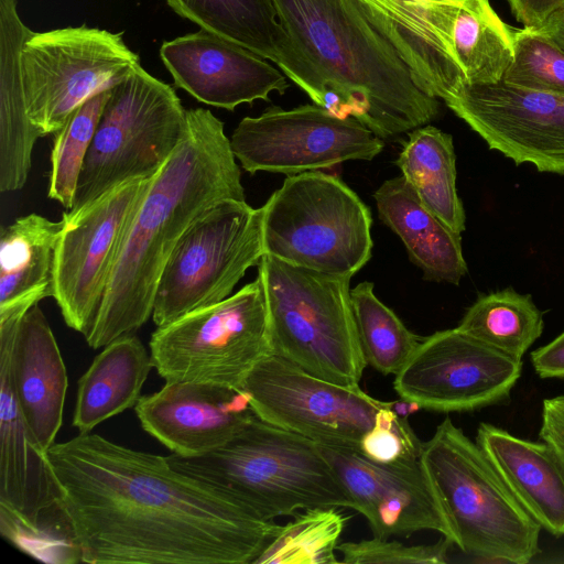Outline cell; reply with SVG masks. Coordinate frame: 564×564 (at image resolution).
<instances>
[{
    "label": "cell",
    "instance_id": "1",
    "mask_svg": "<svg viewBox=\"0 0 564 564\" xmlns=\"http://www.w3.org/2000/svg\"><path fill=\"white\" fill-rule=\"evenodd\" d=\"M80 562L248 564L281 525L166 457L79 434L46 451Z\"/></svg>",
    "mask_w": 564,
    "mask_h": 564
},
{
    "label": "cell",
    "instance_id": "2",
    "mask_svg": "<svg viewBox=\"0 0 564 564\" xmlns=\"http://www.w3.org/2000/svg\"><path fill=\"white\" fill-rule=\"evenodd\" d=\"M186 132L152 176L115 260L89 333L91 348L134 334L152 316L158 283L176 243L208 208L225 199L245 200L241 173L210 110H186Z\"/></svg>",
    "mask_w": 564,
    "mask_h": 564
},
{
    "label": "cell",
    "instance_id": "3",
    "mask_svg": "<svg viewBox=\"0 0 564 564\" xmlns=\"http://www.w3.org/2000/svg\"><path fill=\"white\" fill-rule=\"evenodd\" d=\"M279 20L316 72L319 106L355 118L381 139L434 120L438 99L422 91L357 0H273Z\"/></svg>",
    "mask_w": 564,
    "mask_h": 564
},
{
    "label": "cell",
    "instance_id": "4",
    "mask_svg": "<svg viewBox=\"0 0 564 564\" xmlns=\"http://www.w3.org/2000/svg\"><path fill=\"white\" fill-rule=\"evenodd\" d=\"M166 458L175 469L227 494L264 520L316 507H354L316 442L257 415L213 452L172 453Z\"/></svg>",
    "mask_w": 564,
    "mask_h": 564
},
{
    "label": "cell",
    "instance_id": "5",
    "mask_svg": "<svg viewBox=\"0 0 564 564\" xmlns=\"http://www.w3.org/2000/svg\"><path fill=\"white\" fill-rule=\"evenodd\" d=\"M420 460L463 552L516 564L529 563L540 553L541 525L451 417L422 444Z\"/></svg>",
    "mask_w": 564,
    "mask_h": 564
},
{
    "label": "cell",
    "instance_id": "6",
    "mask_svg": "<svg viewBox=\"0 0 564 564\" xmlns=\"http://www.w3.org/2000/svg\"><path fill=\"white\" fill-rule=\"evenodd\" d=\"M258 268L272 354L319 379L359 386L368 364L352 312L351 276L322 273L268 254Z\"/></svg>",
    "mask_w": 564,
    "mask_h": 564
},
{
    "label": "cell",
    "instance_id": "7",
    "mask_svg": "<svg viewBox=\"0 0 564 564\" xmlns=\"http://www.w3.org/2000/svg\"><path fill=\"white\" fill-rule=\"evenodd\" d=\"M262 209L264 254L341 276H352L371 258L370 209L334 175H288Z\"/></svg>",
    "mask_w": 564,
    "mask_h": 564
},
{
    "label": "cell",
    "instance_id": "8",
    "mask_svg": "<svg viewBox=\"0 0 564 564\" xmlns=\"http://www.w3.org/2000/svg\"><path fill=\"white\" fill-rule=\"evenodd\" d=\"M186 124L175 90L139 64L111 88L67 213L127 181L152 177L182 142Z\"/></svg>",
    "mask_w": 564,
    "mask_h": 564
},
{
    "label": "cell",
    "instance_id": "9",
    "mask_svg": "<svg viewBox=\"0 0 564 564\" xmlns=\"http://www.w3.org/2000/svg\"><path fill=\"white\" fill-rule=\"evenodd\" d=\"M153 368L165 381L241 390L256 365L272 354L265 291L259 276L225 300L153 332Z\"/></svg>",
    "mask_w": 564,
    "mask_h": 564
},
{
    "label": "cell",
    "instance_id": "10",
    "mask_svg": "<svg viewBox=\"0 0 564 564\" xmlns=\"http://www.w3.org/2000/svg\"><path fill=\"white\" fill-rule=\"evenodd\" d=\"M262 206L225 199L184 232L161 273L152 319L160 327L229 295L264 256Z\"/></svg>",
    "mask_w": 564,
    "mask_h": 564
},
{
    "label": "cell",
    "instance_id": "11",
    "mask_svg": "<svg viewBox=\"0 0 564 564\" xmlns=\"http://www.w3.org/2000/svg\"><path fill=\"white\" fill-rule=\"evenodd\" d=\"M139 64L117 33L85 25L33 32L21 50L31 122L42 137L56 133L77 107L121 83Z\"/></svg>",
    "mask_w": 564,
    "mask_h": 564
},
{
    "label": "cell",
    "instance_id": "12",
    "mask_svg": "<svg viewBox=\"0 0 564 564\" xmlns=\"http://www.w3.org/2000/svg\"><path fill=\"white\" fill-rule=\"evenodd\" d=\"M241 390L262 421L317 444L354 452H359L360 440L373 426L376 413L389 403L359 386L319 379L275 354L256 365Z\"/></svg>",
    "mask_w": 564,
    "mask_h": 564
},
{
    "label": "cell",
    "instance_id": "13",
    "mask_svg": "<svg viewBox=\"0 0 564 564\" xmlns=\"http://www.w3.org/2000/svg\"><path fill=\"white\" fill-rule=\"evenodd\" d=\"M242 169L294 175L327 169L349 160L370 161L383 139L355 118H339L315 104L292 109L273 106L258 117H245L230 138Z\"/></svg>",
    "mask_w": 564,
    "mask_h": 564
},
{
    "label": "cell",
    "instance_id": "14",
    "mask_svg": "<svg viewBox=\"0 0 564 564\" xmlns=\"http://www.w3.org/2000/svg\"><path fill=\"white\" fill-rule=\"evenodd\" d=\"M152 177L127 181L63 218L53 262L52 296L68 327L87 335L132 217Z\"/></svg>",
    "mask_w": 564,
    "mask_h": 564
},
{
    "label": "cell",
    "instance_id": "15",
    "mask_svg": "<svg viewBox=\"0 0 564 564\" xmlns=\"http://www.w3.org/2000/svg\"><path fill=\"white\" fill-rule=\"evenodd\" d=\"M521 371V360L456 327L424 337L395 375L393 388L425 410L473 411L508 398Z\"/></svg>",
    "mask_w": 564,
    "mask_h": 564
},
{
    "label": "cell",
    "instance_id": "16",
    "mask_svg": "<svg viewBox=\"0 0 564 564\" xmlns=\"http://www.w3.org/2000/svg\"><path fill=\"white\" fill-rule=\"evenodd\" d=\"M445 105L489 149L516 164L564 174V95L508 84H464Z\"/></svg>",
    "mask_w": 564,
    "mask_h": 564
},
{
    "label": "cell",
    "instance_id": "17",
    "mask_svg": "<svg viewBox=\"0 0 564 564\" xmlns=\"http://www.w3.org/2000/svg\"><path fill=\"white\" fill-rule=\"evenodd\" d=\"M373 536L435 531L455 542L438 495L420 458L378 464L359 452L318 444ZM455 544V543H454Z\"/></svg>",
    "mask_w": 564,
    "mask_h": 564
},
{
    "label": "cell",
    "instance_id": "18",
    "mask_svg": "<svg viewBox=\"0 0 564 564\" xmlns=\"http://www.w3.org/2000/svg\"><path fill=\"white\" fill-rule=\"evenodd\" d=\"M160 56L177 87L198 101L232 111L241 104L283 95L288 77L260 55L199 30L164 42Z\"/></svg>",
    "mask_w": 564,
    "mask_h": 564
},
{
    "label": "cell",
    "instance_id": "19",
    "mask_svg": "<svg viewBox=\"0 0 564 564\" xmlns=\"http://www.w3.org/2000/svg\"><path fill=\"white\" fill-rule=\"evenodd\" d=\"M134 411L142 429L180 456L224 446L256 415L246 391L192 381H166Z\"/></svg>",
    "mask_w": 564,
    "mask_h": 564
},
{
    "label": "cell",
    "instance_id": "20",
    "mask_svg": "<svg viewBox=\"0 0 564 564\" xmlns=\"http://www.w3.org/2000/svg\"><path fill=\"white\" fill-rule=\"evenodd\" d=\"M19 323L0 322V506L37 530L43 516L57 505L58 489L46 451L30 429L13 388L11 351Z\"/></svg>",
    "mask_w": 564,
    "mask_h": 564
},
{
    "label": "cell",
    "instance_id": "21",
    "mask_svg": "<svg viewBox=\"0 0 564 564\" xmlns=\"http://www.w3.org/2000/svg\"><path fill=\"white\" fill-rule=\"evenodd\" d=\"M371 24L406 64L425 93L458 73L454 28L465 0H357Z\"/></svg>",
    "mask_w": 564,
    "mask_h": 564
},
{
    "label": "cell",
    "instance_id": "22",
    "mask_svg": "<svg viewBox=\"0 0 564 564\" xmlns=\"http://www.w3.org/2000/svg\"><path fill=\"white\" fill-rule=\"evenodd\" d=\"M182 18L260 55L303 90L322 100L319 78L279 20L273 0H165Z\"/></svg>",
    "mask_w": 564,
    "mask_h": 564
},
{
    "label": "cell",
    "instance_id": "23",
    "mask_svg": "<svg viewBox=\"0 0 564 564\" xmlns=\"http://www.w3.org/2000/svg\"><path fill=\"white\" fill-rule=\"evenodd\" d=\"M11 372L22 413L42 448L47 451L63 423L68 379L54 334L39 305L30 308L19 323Z\"/></svg>",
    "mask_w": 564,
    "mask_h": 564
},
{
    "label": "cell",
    "instance_id": "24",
    "mask_svg": "<svg viewBox=\"0 0 564 564\" xmlns=\"http://www.w3.org/2000/svg\"><path fill=\"white\" fill-rule=\"evenodd\" d=\"M476 443L541 528L564 535V465L554 449L485 422L477 429Z\"/></svg>",
    "mask_w": 564,
    "mask_h": 564
},
{
    "label": "cell",
    "instance_id": "25",
    "mask_svg": "<svg viewBox=\"0 0 564 564\" xmlns=\"http://www.w3.org/2000/svg\"><path fill=\"white\" fill-rule=\"evenodd\" d=\"M373 197L379 218L402 240L424 279L458 285L467 273L460 235L420 200L402 175L386 181Z\"/></svg>",
    "mask_w": 564,
    "mask_h": 564
},
{
    "label": "cell",
    "instance_id": "26",
    "mask_svg": "<svg viewBox=\"0 0 564 564\" xmlns=\"http://www.w3.org/2000/svg\"><path fill=\"white\" fill-rule=\"evenodd\" d=\"M31 31L21 20L17 0H0V189L26 183L35 142L42 137L31 122L22 79L21 50Z\"/></svg>",
    "mask_w": 564,
    "mask_h": 564
},
{
    "label": "cell",
    "instance_id": "27",
    "mask_svg": "<svg viewBox=\"0 0 564 564\" xmlns=\"http://www.w3.org/2000/svg\"><path fill=\"white\" fill-rule=\"evenodd\" d=\"M65 219L30 214L1 228L0 317L24 315L52 296L55 247Z\"/></svg>",
    "mask_w": 564,
    "mask_h": 564
},
{
    "label": "cell",
    "instance_id": "28",
    "mask_svg": "<svg viewBox=\"0 0 564 564\" xmlns=\"http://www.w3.org/2000/svg\"><path fill=\"white\" fill-rule=\"evenodd\" d=\"M152 368L151 356L133 334L105 346L78 380L73 426L79 434L90 433L107 419L135 406Z\"/></svg>",
    "mask_w": 564,
    "mask_h": 564
},
{
    "label": "cell",
    "instance_id": "29",
    "mask_svg": "<svg viewBox=\"0 0 564 564\" xmlns=\"http://www.w3.org/2000/svg\"><path fill=\"white\" fill-rule=\"evenodd\" d=\"M395 164L420 200L460 235L466 215L456 188L453 137L433 126L419 127L410 132Z\"/></svg>",
    "mask_w": 564,
    "mask_h": 564
},
{
    "label": "cell",
    "instance_id": "30",
    "mask_svg": "<svg viewBox=\"0 0 564 564\" xmlns=\"http://www.w3.org/2000/svg\"><path fill=\"white\" fill-rule=\"evenodd\" d=\"M454 53L466 84H495L513 61V33L489 0H465L454 28Z\"/></svg>",
    "mask_w": 564,
    "mask_h": 564
},
{
    "label": "cell",
    "instance_id": "31",
    "mask_svg": "<svg viewBox=\"0 0 564 564\" xmlns=\"http://www.w3.org/2000/svg\"><path fill=\"white\" fill-rule=\"evenodd\" d=\"M457 328L521 360L542 335L544 321L531 295L520 294L509 286L479 295L467 308Z\"/></svg>",
    "mask_w": 564,
    "mask_h": 564
},
{
    "label": "cell",
    "instance_id": "32",
    "mask_svg": "<svg viewBox=\"0 0 564 564\" xmlns=\"http://www.w3.org/2000/svg\"><path fill=\"white\" fill-rule=\"evenodd\" d=\"M351 305L364 357L380 373L397 375L424 337L412 333L364 281L350 290Z\"/></svg>",
    "mask_w": 564,
    "mask_h": 564
},
{
    "label": "cell",
    "instance_id": "33",
    "mask_svg": "<svg viewBox=\"0 0 564 564\" xmlns=\"http://www.w3.org/2000/svg\"><path fill=\"white\" fill-rule=\"evenodd\" d=\"M281 525L252 564H335L347 518L336 507L304 509Z\"/></svg>",
    "mask_w": 564,
    "mask_h": 564
},
{
    "label": "cell",
    "instance_id": "34",
    "mask_svg": "<svg viewBox=\"0 0 564 564\" xmlns=\"http://www.w3.org/2000/svg\"><path fill=\"white\" fill-rule=\"evenodd\" d=\"M111 89L102 90L77 107L55 133L51 152L48 197L69 210L78 178Z\"/></svg>",
    "mask_w": 564,
    "mask_h": 564
},
{
    "label": "cell",
    "instance_id": "35",
    "mask_svg": "<svg viewBox=\"0 0 564 564\" xmlns=\"http://www.w3.org/2000/svg\"><path fill=\"white\" fill-rule=\"evenodd\" d=\"M512 33L514 56L502 80L564 95V52L540 31L512 28Z\"/></svg>",
    "mask_w": 564,
    "mask_h": 564
},
{
    "label": "cell",
    "instance_id": "36",
    "mask_svg": "<svg viewBox=\"0 0 564 564\" xmlns=\"http://www.w3.org/2000/svg\"><path fill=\"white\" fill-rule=\"evenodd\" d=\"M454 543L443 536L430 545H405L399 541L373 536L358 542H343L337 551L348 564H444Z\"/></svg>",
    "mask_w": 564,
    "mask_h": 564
},
{
    "label": "cell",
    "instance_id": "37",
    "mask_svg": "<svg viewBox=\"0 0 564 564\" xmlns=\"http://www.w3.org/2000/svg\"><path fill=\"white\" fill-rule=\"evenodd\" d=\"M390 403L376 413L373 426L360 440L359 453L378 464L420 458L423 443L409 421L391 410Z\"/></svg>",
    "mask_w": 564,
    "mask_h": 564
},
{
    "label": "cell",
    "instance_id": "38",
    "mask_svg": "<svg viewBox=\"0 0 564 564\" xmlns=\"http://www.w3.org/2000/svg\"><path fill=\"white\" fill-rule=\"evenodd\" d=\"M539 437L554 449L564 465V394L543 400Z\"/></svg>",
    "mask_w": 564,
    "mask_h": 564
},
{
    "label": "cell",
    "instance_id": "39",
    "mask_svg": "<svg viewBox=\"0 0 564 564\" xmlns=\"http://www.w3.org/2000/svg\"><path fill=\"white\" fill-rule=\"evenodd\" d=\"M518 22L523 28L538 31L558 9L564 0H506Z\"/></svg>",
    "mask_w": 564,
    "mask_h": 564
},
{
    "label": "cell",
    "instance_id": "40",
    "mask_svg": "<svg viewBox=\"0 0 564 564\" xmlns=\"http://www.w3.org/2000/svg\"><path fill=\"white\" fill-rule=\"evenodd\" d=\"M535 372L543 379L564 378V332L531 352Z\"/></svg>",
    "mask_w": 564,
    "mask_h": 564
},
{
    "label": "cell",
    "instance_id": "41",
    "mask_svg": "<svg viewBox=\"0 0 564 564\" xmlns=\"http://www.w3.org/2000/svg\"><path fill=\"white\" fill-rule=\"evenodd\" d=\"M538 31L546 34L564 52V7L555 11Z\"/></svg>",
    "mask_w": 564,
    "mask_h": 564
},
{
    "label": "cell",
    "instance_id": "42",
    "mask_svg": "<svg viewBox=\"0 0 564 564\" xmlns=\"http://www.w3.org/2000/svg\"><path fill=\"white\" fill-rule=\"evenodd\" d=\"M391 410L401 419L408 420L411 414L420 411L422 408L414 401H409L400 398V400L390 403Z\"/></svg>",
    "mask_w": 564,
    "mask_h": 564
}]
</instances>
